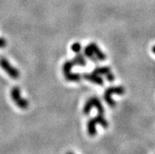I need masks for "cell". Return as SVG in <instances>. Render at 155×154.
<instances>
[{
	"mask_svg": "<svg viewBox=\"0 0 155 154\" xmlns=\"http://www.w3.org/2000/svg\"><path fill=\"white\" fill-rule=\"evenodd\" d=\"M100 124L102 127L106 128L108 127V122L104 117L103 114L98 113V115L95 116L94 118H91L89 121L88 122V134L91 137L96 134V125Z\"/></svg>",
	"mask_w": 155,
	"mask_h": 154,
	"instance_id": "6da1fadb",
	"label": "cell"
},
{
	"mask_svg": "<svg viewBox=\"0 0 155 154\" xmlns=\"http://www.w3.org/2000/svg\"><path fill=\"white\" fill-rule=\"evenodd\" d=\"M125 92V89L121 86H117V87H109L104 93V99L106 102L108 104V106L110 107H114L116 106V102L112 98V96L113 94H123Z\"/></svg>",
	"mask_w": 155,
	"mask_h": 154,
	"instance_id": "7a4b0ae2",
	"label": "cell"
},
{
	"mask_svg": "<svg viewBox=\"0 0 155 154\" xmlns=\"http://www.w3.org/2000/svg\"><path fill=\"white\" fill-rule=\"evenodd\" d=\"M75 66L72 60L66 61L64 63L62 70H63L64 75L66 80L71 82H78L80 80V75L78 73L72 72V69Z\"/></svg>",
	"mask_w": 155,
	"mask_h": 154,
	"instance_id": "3957f363",
	"label": "cell"
},
{
	"mask_svg": "<svg viewBox=\"0 0 155 154\" xmlns=\"http://www.w3.org/2000/svg\"><path fill=\"white\" fill-rule=\"evenodd\" d=\"M92 108H95L96 109L98 110V113L104 114V109H103V106L102 105V102L96 97H91L86 101L85 105L84 106V113L86 115L90 113Z\"/></svg>",
	"mask_w": 155,
	"mask_h": 154,
	"instance_id": "277c9868",
	"label": "cell"
},
{
	"mask_svg": "<svg viewBox=\"0 0 155 154\" xmlns=\"http://www.w3.org/2000/svg\"><path fill=\"white\" fill-rule=\"evenodd\" d=\"M0 67L2 68L6 73L8 75H10L13 79H18L20 76V72L18 69H17L13 66L7 59L4 58V57H1L0 58Z\"/></svg>",
	"mask_w": 155,
	"mask_h": 154,
	"instance_id": "5b68a950",
	"label": "cell"
},
{
	"mask_svg": "<svg viewBox=\"0 0 155 154\" xmlns=\"http://www.w3.org/2000/svg\"><path fill=\"white\" fill-rule=\"evenodd\" d=\"M11 98L14 101L17 106H18L19 108L22 109H25L29 106V102L26 99L23 98L20 96V90L18 87H13V89L11 90Z\"/></svg>",
	"mask_w": 155,
	"mask_h": 154,
	"instance_id": "8992f818",
	"label": "cell"
},
{
	"mask_svg": "<svg viewBox=\"0 0 155 154\" xmlns=\"http://www.w3.org/2000/svg\"><path fill=\"white\" fill-rule=\"evenodd\" d=\"M93 72L96 73V74H98L99 75H105L106 77V79L110 82H113L114 80V75L111 72L110 67H107V66L95 68Z\"/></svg>",
	"mask_w": 155,
	"mask_h": 154,
	"instance_id": "52a82bcc",
	"label": "cell"
},
{
	"mask_svg": "<svg viewBox=\"0 0 155 154\" xmlns=\"http://www.w3.org/2000/svg\"><path fill=\"white\" fill-rule=\"evenodd\" d=\"M83 77L86 80L91 82L93 83H95V84H98V85L102 86L103 83H104L102 77L99 75H98V74L93 72L91 73H85V74L83 75Z\"/></svg>",
	"mask_w": 155,
	"mask_h": 154,
	"instance_id": "ba28073f",
	"label": "cell"
},
{
	"mask_svg": "<svg viewBox=\"0 0 155 154\" xmlns=\"http://www.w3.org/2000/svg\"><path fill=\"white\" fill-rule=\"evenodd\" d=\"M89 46H90V47L91 48L96 58L98 59V61H104L105 60H106V55L101 51V49L98 47V45L95 43H91L89 44Z\"/></svg>",
	"mask_w": 155,
	"mask_h": 154,
	"instance_id": "9c48e42d",
	"label": "cell"
},
{
	"mask_svg": "<svg viewBox=\"0 0 155 154\" xmlns=\"http://www.w3.org/2000/svg\"><path fill=\"white\" fill-rule=\"evenodd\" d=\"M72 61H73L75 65H79V66H82V67H84L86 64H87V61H86L84 54H82L80 52L76 53V55L73 57V59Z\"/></svg>",
	"mask_w": 155,
	"mask_h": 154,
	"instance_id": "30bf717a",
	"label": "cell"
},
{
	"mask_svg": "<svg viewBox=\"0 0 155 154\" xmlns=\"http://www.w3.org/2000/svg\"><path fill=\"white\" fill-rule=\"evenodd\" d=\"M84 54L86 57H88V59H90L91 61L97 62V61H98V59L96 58V57L95 56L94 53H93V51H92L91 48L89 45H88V46H86L85 47V48H84Z\"/></svg>",
	"mask_w": 155,
	"mask_h": 154,
	"instance_id": "8fae6325",
	"label": "cell"
},
{
	"mask_svg": "<svg viewBox=\"0 0 155 154\" xmlns=\"http://www.w3.org/2000/svg\"><path fill=\"white\" fill-rule=\"evenodd\" d=\"M71 49L74 53L76 54L79 53V52H80V51H81V49H82L81 44L79 43H74L72 45Z\"/></svg>",
	"mask_w": 155,
	"mask_h": 154,
	"instance_id": "7c38bea8",
	"label": "cell"
},
{
	"mask_svg": "<svg viewBox=\"0 0 155 154\" xmlns=\"http://www.w3.org/2000/svg\"><path fill=\"white\" fill-rule=\"evenodd\" d=\"M6 46V40L3 38H0V48H4Z\"/></svg>",
	"mask_w": 155,
	"mask_h": 154,
	"instance_id": "4fadbf2b",
	"label": "cell"
},
{
	"mask_svg": "<svg viewBox=\"0 0 155 154\" xmlns=\"http://www.w3.org/2000/svg\"><path fill=\"white\" fill-rule=\"evenodd\" d=\"M152 51H153V53L155 54V46H153V48H152Z\"/></svg>",
	"mask_w": 155,
	"mask_h": 154,
	"instance_id": "5bb4252c",
	"label": "cell"
}]
</instances>
